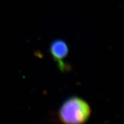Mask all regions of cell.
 Here are the masks:
<instances>
[{
  "label": "cell",
  "mask_w": 124,
  "mask_h": 124,
  "mask_svg": "<svg viewBox=\"0 0 124 124\" xmlns=\"http://www.w3.org/2000/svg\"><path fill=\"white\" fill-rule=\"evenodd\" d=\"M91 115L92 108L88 102L74 95L63 101L59 108L57 117L62 124H85Z\"/></svg>",
  "instance_id": "1"
},
{
  "label": "cell",
  "mask_w": 124,
  "mask_h": 124,
  "mask_svg": "<svg viewBox=\"0 0 124 124\" xmlns=\"http://www.w3.org/2000/svg\"><path fill=\"white\" fill-rule=\"evenodd\" d=\"M49 52L59 70L65 72L68 69L65 60L69 53V48L64 40L59 39L53 41L49 47Z\"/></svg>",
  "instance_id": "2"
}]
</instances>
